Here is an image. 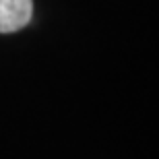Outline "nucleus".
<instances>
[{
  "mask_svg": "<svg viewBox=\"0 0 159 159\" xmlns=\"http://www.w3.org/2000/svg\"><path fill=\"white\" fill-rule=\"evenodd\" d=\"M33 0H0V33H12L29 25Z\"/></svg>",
  "mask_w": 159,
  "mask_h": 159,
  "instance_id": "nucleus-1",
  "label": "nucleus"
}]
</instances>
